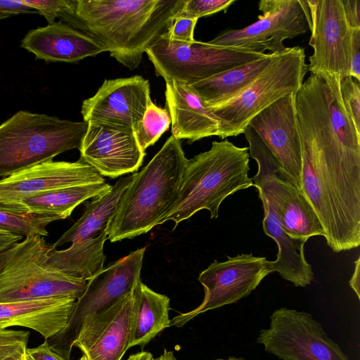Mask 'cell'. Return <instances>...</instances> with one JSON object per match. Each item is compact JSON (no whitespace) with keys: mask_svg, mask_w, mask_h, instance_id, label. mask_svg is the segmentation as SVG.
Masks as SVG:
<instances>
[{"mask_svg":"<svg viewBox=\"0 0 360 360\" xmlns=\"http://www.w3.org/2000/svg\"><path fill=\"white\" fill-rule=\"evenodd\" d=\"M188 160L179 139L171 135L160 150L134 178L106 232L117 242L146 233L172 209Z\"/></svg>","mask_w":360,"mask_h":360,"instance_id":"3","label":"cell"},{"mask_svg":"<svg viewBox=\"0 0 360 360\" xmlns=\"http://www.w3.org/2000/svg\"><path fill=\"white\" fill-rule=\"evenodd\" d=\"M111 186L103 181L55 188L25 198L1 209L64 219L69 217L79 204L108 191Z\"/></svg>","mask_w":360,"mask_h":360,"instance_id":"25","label":"cell"},{"mask_svg":"<svg viewBox=\"0 0 360 360\" xmlns=\"http://www.w3.org/2000/svg\"><path fill=\"white\" fill-rule=\"evenodd\" d=\"M183 0H70L58 18L94 40L130 70L164 34Z\"/></svg>","mask_w":360,"mask_h":360,"instance_id":"2","label":"cell"},{"mask_svg":"<svg viewBox=\"0 0 360 360\" xmlns=\"http://www.w3.org/2000/svg\"><path fill=\"white\" fill-rule=\"evenodd\" d=\"M22 239V236L0 230V252L13 246Z\"/></svg>","mask_w":360,"mask_h":360,"instance_id":"39","label":"cell"},{"mask_svg":"<svg viewBox=\"0 0 360 360\" xmlns=\"http://www.w3.org/2000/svg\"><path fill=\"white\" fill-rule=\"evenodd\" d=\"M88 123L20 110L0 124V176L5 178L73 148Z\"/></svg>","mask_w":360,"mask_h":360,"instance_id":"5","label":"cell"},{"mask_svg":"<svg viewBox=\"0 0 360 360\" xmlns=\"http://www.w3.org/2000/svg\"><path fill=\"white\" fill-rule=\"evenodd\" d=\"M146 249L131 251L87 281L65 327L46 340L52 350L70 360L74 341L85 321L130 292L140 279Z\"/></svg>","mask_w":360,"mask_h":360,"instance_id":"10","label":"cell"},{"mask_svg":"<svg viewBox=\"0 0 360 360\" xmlns=\"http://www.w3.org/2000/svg\"><path fill=\"white\" fill-rule=\"evenodd\" d=\"M20 13H38L22 0L0 1V20Z\"/></svg>","mask_w":360,"mask_h":360,"instance_id":"37","label":"cell"},{"mask_svg":"<svg viewBox=\"0 0 360 360\" xmlns=\"http://www.w3.org/2000/svg\"><path fill=\"white\" fill-rule=\"evenodd\" d=\"M21 46L47 62L76 63L104 51L88 35L61 21L30 30Z\"/></svg>","mask_w":360,"mask_h":360,"instance_id":"20","label":"cell"},{"mask_svg":"<svg viewBox=\"0 0 360 360\" xmlns=\"http://www.w3.org/2000/svg\"><path fill=\"white\" fill-rule=\"evenodd\" d=\"M258 8L262 15L251 25L220 32L210 43L264 53H280L287 47L285 39L307 32L311 25L305 0H262Z\"/></svg>","mask_w":360,"mask_h":360,"instance_id":"12","label":"cell"},{"mask_svg":"<svg viewBox=\"0 0 360 360\" xmlns=\"http://www.w3.org/2000/svg\"><path fill=\"white\" fill-rule=\"evenodd\" d=\"M243 134L249 154L257 163L253 186L270 203L284 231L295 238L324 236L323 228L302 189L279 165L257 132L248 125Z\"/></svg>","mask_w":360,"mask_h":360,"instance_id":"8","label":"cell"},{"mask_svg":"<svg viewBox=\"0 0 360 360\" xmlns=\"http://www.w3.org/2000/svg\"><path fill=\"white\" fill-rule=\"evenodd\" d=\"M301 143V189L335 252L360 245V139L324 91L302 86L295 94Z\"/></svg>","mask_w":360,"mask_h":360,"instance_id":"1","label":"cell"},{"mask_svg":"<svg viewBox=\"0 0 360 360\" xmlns=\"http://www.w3.org/2000/svg\"><path fill=\"white\" fill-rule=\"evenodd\" d=\"M215 360H245L243 359H237V358H235V357H231V358H229L228 359H215Z\"/></svg>","mask_w":360,"mask_h":360,"instance_id":"44","label":"cell"},{"mask_svg":"<svg viewBox=\"0 0 360 360\" xmlns=\"http://www.w3.org/2000/svg\"><path fill=\"white\" fill-rule=\"evenodd\" d=\"M278 55L279 53H264L258 59L221 72L189 86L207 108L219 107L249 86Z\"/></svg>","mask_w":360,"mask_h":360,"instance_id":"26","label":"cell"},{"mask_svg":"<svg viewBox=\"0 0 360 360\" xmlns=\"http://www.w3.org/2000/svg\"><path fill=\"white\" fill-rule=\"evenodd\" d=\"M248 147H238L228 140L214 141L210 150L188 160L178 199L158 222L174 223V228L194 214L207 210L211 219L219 216L221 202L229 195L253 186Z\"/></svg>","mask_w":360,"mask_h":360,"instance_id":"4","label":"cell"},{"mask_svg":"<svg viewBox=\"0 0 360 360\" xmlns=\"http://www.w3.org/2000/svg\"><path fill=\"white\" fill-rule=\"evenodd\" d=\"M58 220L49 215L17 213L0 208V230L27 237L30 236H47L46 226Z\"/></svg>","mask_w":360,"mask_h":360,"instance_id":"30","label":"cell"},{"mask_svg":"<svg viewBox=\"0 0 360 360\" xmlns=\"http://www.w3.org/2000/svg\"><path fill=\"white\" fill-rule=\"evenodd\" d=\"M151 353L146 351H141L131 354L127 360H151L153 359Z\"/></svg>","mask_w":360,"mask_h":360,"instance_id":"41","label":"cell"},{"mask_svg":"<svg viewBox=\"0 0 360 360\" xmlns=\"http://www.w3.org/2000/svg\"><path fill=\"white\" fill-rule=\"evenodd\" d=\"M53 248L34 235L12 247L0 271V303L82 295L87 281L47 264Z\"/></svg>","mask_w":360,"mask_h":360,"instance_id":"6","label":"cell"},{"mask_svg":"<svg viewBox=\"0 0 360 360\" xmlns=\"http://www.w3.org/2000/svg\"><path fill=\"white\" fill-rule=\"evenodd\" d=\"M149 81L140 75L105 79L97 92L84 100V122L134 129L151 101Z\"/></svg>","mask_w":360,"mask_h":360,"instance_id":"16","label":"cell"},{"mask_svg":"<svg viewBox=\"0 0 360 360\" xmlns=\"http://www.w3.org/2000/svg\"><path fill=\"white\" fill-rule=\"evenodd\" d=\"M91 166L77 162L49 160L0 179V208L49 190L103 182Z\"/></svg>","mask_w":360,"mask_h":360,"instance_id":"19","label":"cell"},{"mask_svg":"<svg viewBox=\"0 0 360 360\" xmlns=\"http://www.w3.org/2000/svg\"><path fill=\"white\" fill-rule=\"evenodd\" d=\"M26 360H66L51 349L46 340L37 347L27 348Z\"/></svg>","mask_w":360,"mask_h":360,"instance_id":"36","label":"cell"},{"mask_svg":"<svg viewBox=\"0 0 360 360\" xmlns=\"http://www.w3.org/2000/svg\"><path fill=\"white\" fill-rule=\"evenodd\" d=\"M79 360H87L84 356H82Z\"/></svg>","mask_w":360,"mask_h":360,"instance_id":"46","label":"cell"},{"mask_svg":"<svg viewBox=\"0 0 360 360\" xmlns=\"http://www.w3.org/2000/svg\"><path fill=\"white\" fill-rule=\"evenodd\" d=\"M355 269L354 274L349 281V285L360 299V257L354 262Z\"/></svg>","mask_w":360,"mask_h":360,"instance_id":"40","label":"cell"},{"mask_svg":"<svg viewBox=\"0 0 360 360\" xmlns=\"http://www.w3.org/2000/svg\"><path fill=\"white\" fill-rule=\"evenodd\" d=\"M257 342L282 360H349L311 314L285 307L272 312Z\"/></svg>","mask_w":360,"mask_h":360,"instance_id":"11","label":"cell"},{"mask_svg":"<svg viewBox=\"0 0 360 360\" xmlns=\"http://www.w3.org/2000/svg\"><path fill=\"white\" fill-rule=\"evenodd\" d=\"M133 178L134 174L120 177L110 190L93 198L86 205L82 217L52 247L56 249L65 243L85 241L105 231Z\"/></svg>","mask_w":360,"mask_h":360,"instance_id":"27","label":"cell"},{"mask_svg":"<svg viewBox=\"0 0 360 360\" xmlns=\"http://www.w3.org/2000/svg\"><path fill=\"white\" fill-rule=\"evenodd\" d=\"M79 148L80 160L102 176L115 178L132 173L141 166L146 153L132 129L89 122Z\"/></svg>","mask_w":360,"mask_h":360,"instance_id":"15","label":"cell"},{"mask_svg":"<svg viewBox=\"0 0 360 360\" xmlns=\"http://www.w3.org/2000/svg\"><path fill=\"white\" fill-rule=\"evenodd\" d=\"M131 321L129 349L143 348L163 330L171 326L169 298L137 280L131 290Z\"/></svg>","mask_w":360,"mask_h":360,"instance_id":"24","label":"cell"},{"mask_svg":"<svg viewBox=\"0 0 360 360\" xmlns=\"http://www.w3.org/2000/svg\"><path fill=\"white\" fill-rule=\"evenodd\" d=\"M29 337L28 331L0 329V360L25 356Z\"/></svg>","mask_w":360,"mask_h":360,"instance_id":"32","label":"cell"},{"mask_svg":"<svg viewBox=\"0 0 360 360\" xmlns=\"http://www.w3.org/2000/svg\"><path fill=\"white\" fill-rule=\"evenodd\" d=\"M259 196L264 208V231L276 241L278 248L276 259L271 261L273 271L278 272L296 287L310 285L314 273L304 252V245L308 239L295 238L288 235L268 200L260 193Z\"/></svg>","mask_w":360,"mask_h":360,"instance_id":"23","label":"cell"},{"mask_svg":"<svg viewBox=\"0 0 360 360\" xmlns=\"http://www.w3.org/2000/svg\"><path fill=\"white\" fill-rule=\"evenodd\" d=\"M281 167L301 188L302 152L295 94L285 96L256 115L249 124Z\"/></svg>","mask_w":360,"mask_h":360,"instance_id":"17","label":"cell"},{"mask_svg":"<svg viewBox=\"0 0 360 360\" xmlns=\"http://www.w3.org/2000/svg\"><path fill=\"white\" fill-rule=\"evenodd\" d=\"M236 0H183L180 9L174 16L198 19L226 10Z\"/></svg>","mask_w":360,"mask_h":360,"instance_id":"31","label":"cell"},{"mask_svg":"<svg viewBox=\"0 0 360 360\" xmlns=\"http://www.w3.org/2000/svg\"><path fill=\"white\" fill-rule=\"evenodd\" d=\"M340 91L343 105L357 132L360 133V85L351 76L340 78Z\"/></svg>","mask_w":360,"mask_h":360,"instance_id":"33","label":"cell"},{"mask_svg":"<svg viewBox=\"0 0 360 360\" xmlns=\"http://www.w3.org/2000/svg\"><path fill=\"white\" fill-rule=\"evenodd\" d=\"M346 19L352 29H360V0H342Z\"/></svg>","mask_w":360,"mask_h":360,"instance_id":"38","label":"cell"},{"mask_svg":"<svg viewBox=\"0 0 360 360\" xmlns=\"http://www.w3.org/2000/svg\"><path fill=\"white\" fill-rule=\"evenodd\" d=\"M131 292L83 323L73 347H77L87 360H121L129 349Z\"/></svg>","mask_w":360,"mask_h":360,"instance_id":"18","label":"cell"},{"mask_svg":"<svg viewBox=\"0 0 360 360\" xmlns=\"http://www.w3.org/2000/svg\"><path fill=\"white\" fill-rule=\"evenodd\" d=\"M8 360H26V359H25V356L23 357H21V358L11 359H8Z\"/></svg>","mask_w":360,"mask_h":360,"instance_id":"45","label":"cell"},{"mask_svg":"<svg viewBox=\"0 0 360 360\" xmlns=\"http://www.w3.org/2000/svg\"><path fill=\"white\" fill-rule=\"evenodd\" d=\"M313 49L307 71L326 72L342 78L349 75L352 31L342 0H308Z\"/></svg>","mask_w":360,"mask_h":360,"instance_id":"14","label":"cell"},{"mask_svg":"<svg viewBox=\"0 0 360 360\" xmlns=\"http://www.w3.org/2000/svg\"><path fill=\"white\" fill-rule=\"evenodd\" d=\"M304 49L289 47L244 90L224 104L209 108L219 123L221 139L244 132L250 120L279 98L295 94L307 71Z\"/></svg>","mask_w":360,"mask_h":360,"instance_id":"7","label":"cell"},{"mask_svg":"<svg viewBox=\"0 0 360 360\" xmlns=\"http://www.w3.org/2000/svg\"><path fill=\"white\" fill-rule=\"evenodd\" d=\"M272 272L271 261L252 254L228 256L224 262L214 260L198 276L205 291L202 303L173 317L171 326L182 327L200 314L237 302Z\"/></svg>","mask_w":360,"mask_h":360,"instance_id":"13","label":"cell"},{"mask_svg":"<svg viewBox=\"0 0 360 360\" xmlns=\"http://www.w3.org/2000/svg\"><path fill=\"white\" fill-rule=\"evenodd\" d=\"M165 100L175 138L195 141L219 136L218 120L188 84L167 82Z\"/></svg>","mask_w":360,"mask_h":360,"instance_id":"21","label":"cell"},{"mask_svg":"<svg viewBox=\"0 0 360 360\" xmlns=\"http://www.w3.org/2000/svg\"><path fill=\"white\" fill-rule=\"evenodd\" d=\"M349 76L360 81V29H352Z\"/></svg>","mask_w":360,"mask_h":360,"instance_id":"35","label":"cell"},{"mask_svg":"<svg viewBox=\"0 0 360 360\" xmlns=\"http://www.w3.org/2000/svg\"><path fill=\"white\" fill-rule=\"evenodd\" d=\"M146 53L156 75L162 77L165 82L176 81L188 85L264 54L196 40L191 43L172 41L162 36L146 49Z\"/></svg>","mask_w":360,"mask_h":360,"instance_id":"9","label":"cell"},{"mask_svg":"<svg viewBox=\"0 0 360 360\" xmlns=\"http://www.w3.org/2000/svg\"><path fill=\"white\" fill-rule=\"evenodd\" d=\"M76 300L56 297L0 303V329L28 328L48 340L65 327Z\"/></svg>","mask_w":360,"mask_h":360,"instance_id":"22","label":"cell"},{"mask_svg":"<svg viewBox=\"0 0 360 360\" xmlns=\"http://www.w3.org/2000/svg\"><path fill=\"white\" fill-rule=\"evenodd\" d=\"M12 247H10V248L0 252V271L2 269L6 259L8 258V257L9 255Z\"/></svg>","mask_w":360,"mask_h":360,"instance_id":"43","label":"cell"},{"mask_svg":"<svg viewBox=\"0 0 360 360\" xmlns=\"http://www.w3.org/2000/svg\"><path fill=\"white\" fill-rule=\"evenodd\" d=\"M108 233L85 241L72 243L65 250L53 248L49 254L47 264L75 278L86 281L103 270L105 255L104 243Z\"/></svg>","mask_w":360,"mask_h":360,"instance_id":"28","label":"cell"},{"mask_svg":"<svg viewBox=\"0 0 360 360\" xmlns=\"http://www.w3.org/2000/svg\"><path fill=\"white\" fill-rule=\"evenodd\" d=\"M151 360H176V359L172 351L165 349L162 354L155 359L153 358Z\"/></svg>","mask_w":360,"mask_h":360,"instance_id":"42","label":"cell"},{"mask_svg":"<svg viewBox=\"0 0 360 360\" xmlns=\"http://www.w3.org/2000/svg\"><path fill=\"white\" fill-rule=\"evenodd\" d=\"M170 124L171 117L167 108H160L151 101L141 120L133 129L140 148L145 151L153 145L167 131Z\"/></svg>","mask_w":360,"mask_h":360,"instance_id":"29","label":"cell"},{"mask_svg":"<svg viewBox=\"0 0 360 360\" xmlns=\"http://www.w3.org/2000/svg\"><path fill=\"white\" fill-rule=\"evenodd\" d=\"M198 19L175 18L167 30L161 36L172 41L191 43L194 39V30Z\"/></svg>","mask_w":360,"mask_h":360,"instance_id":"34","label":"cell"}]
</instances>
